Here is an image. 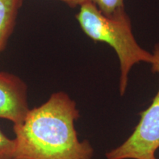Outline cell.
<instances>
[{"instance_id":"1","label":"cell","mask_w":159,"mask_h":159,"mask_svg":"<svg viewBox=\"0 0 159 159\" xmlns=\"http://www.w3.org/2000/svg\"><path fill=\"white\" fill-rule=\"evenodd\" d=\"M79 117L77 103L68 94H52L30 108L22 122L13 125V159H92V145L78 138L75 122Z\"/></svg>"},{"instance_id":"2","label":"cell","mask_w":159,"mask_h":159,"mask_svg":"<svg viewBox=\"0 0 159 159\" xmlns=\"http://www.w3.org/2000/svg\"><path fill=\"white\" fill-rule=\"evenodd\" d=\"M76 19L89 39L95 42L107 43L116 52L120 66L119 93L125 95L133 66L142 62L151 64L153 61L152 52L145 50L137 42L126 11L106 16L87 0L79 7Z\"/></svg>"},{"instance_id":"3","label":"cell","mask_w":159,"mask_h":159,"mask_svg":"<svg viewBox=\"0 0 159 159\" xmlns=\"http://www.w3.org/2000/svg\"><path fill=\"white\" fill-rule=\"evenodd\" d=\"M151 70L159 75V43L154 47ZM141 119L134 132L122 144L108 151L107 159H157L159 148V89L148 109L140 113Z\"/></svg>"},{"instance_id":"4","label":"cell","mask_w":159,"mask_h":159,"mask_svg":"<svg viewBox=\"0 0 159 159\" xmlns=\"http://www.w3.org/2000/svg\"><path fill=\"white\" fill-rule=\"evenodd\" d=\"M30 110L27 84L16 75L0 71V119L19 125Z\"/></svg>"},{"instance_id":"5","label":"cell","mask_w":159,"mask_h":159,"mask_svg":"<svg viewBox=\"0 0 159 159\" xmlns=\"http://www.w3.org/2000/svg\"><path fill=\"white\" fill-rule=\"evenodd\" d=\"M24 0H0V52L13 33Z\"/></svg>"},{"instance_id":"6","label":"cell","mask_w":159,"mask_h":159,"mask_svg":"<svg viewBox=\"0 0 159 159\" xmlns=\"http://www.w3.org/2000/svg\"><path fill=\"white\" fill-rule=\"evenodd\" d=\"M94 5L103 15L106 16H114L126 11L125 0H88Z\"/></svg>"},{"instance_id":"7","label":"cell","mask_w":159,"mask_h":159,"mask_svg":"<svg viewBox=\"0 0 159 159\" xmlns=\"http://www.w3.org/2000/svg\"><path fill=\"white\" fill-rule=\"evenodd\" d=\"M15 142L4 134L0 128V159H13Z\"/></svg>"},{"instance_id":"8","label":"cell","mask_w":159,"mask_h":159,"mask_svg":"<svg viewBox=\"0 0 159 159\" xmlns=\"http://www.w3.org/2000/svg\"><path fill=\"white\" fill-rule=\"evenodd\" d=\"M57 1L62 2L63 3L66 4L70 7H80L82 4H83L87 0H57Z\"/></svg>"}]
</instances>
